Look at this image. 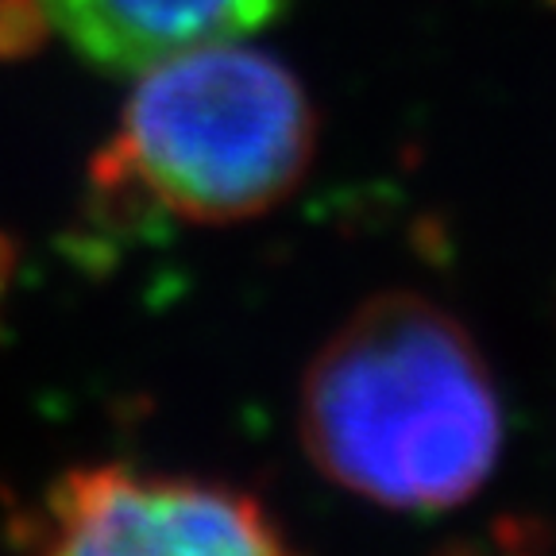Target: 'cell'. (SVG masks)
<instances>
[{"mask_svg": "<svg viewBox=\"0 0 556 556\" xmlns=\"http://www.w3.org/2000/svg\"><path fill=\"white\" fill-rule=\"evenodd\" d=\"M302 444L352 495L394 510H444L486 483L503 409L483 352L421 294L359 305L302 382Z\"/></svg>", "mask_w": 556, "mask_h": 556, "instance_id": "obj_1", "label": "cell"}, {"mask_svg": "<svg viewBox=\"0 0 556 556\" xmlns=\"http://www.w3.org/2000/svg\"><path fill=\"white\" fill-rule=\"evenodd\" d=\"M302 81L270 54L208 43L143 70L121 131L93 159L113 208L170 217H260L298 186L313 159Z\"/></svg>", "mask_w": 556, "mask_h": 556, "instance_id": "obj_2", "label": "cell"}, {"mask_svg": "<svg viewBox=\"0 0 556 556\" xmlns=\"http://www.w3.org/2000/svg\"><path fill=\"white\" fill-rule=\"evenodd\" d=\"M39 553H282L287 538L240 486L148 476L124 464L70 468L12 521Z\"/></svg>", "mask_w": 556, "mask_h": 556, "instance_id": "obj_3", "label": "cell"}, {"mask_svg": "<svg viewBox=\"0 0 556 556\" xmlns=\"http://www.w3.org/2000/svg\"><path fill=\"white\" fill-rule=\"evenodd\" d=\"M66 43L113 74L148 66L208 43H232L270 24L287 0H39Z\"/></svg>", "mask_w": 556, "mask_h": 556, "instance_id": "obj_4", "label": "cell"}]
</instances>
